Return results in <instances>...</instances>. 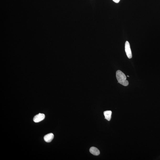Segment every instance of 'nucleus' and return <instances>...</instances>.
Instances as JSON below:
<instances>
[{
  "instance_id": "obj_6",
  "label": "nucleus",
  "mask_w": 160,
  "mask_h": 160,
  "mask_svg": "<svg viewBox=\"0 0 160 160\" xmlns=\"http://www.w3.org/2000/svg\"><path fill=\"white\" fill-rule=\"evenodd\" d=\"M104 114L105 119L109 121L111 119L112 112L111 111H107L104 112Z\"/></svg>"
},
{
  "instance_id": "obj_4",
  "label": "nucleus",
  "mask_w": 160,
  "mask_h": 160,
  "mask_svg": "<svg viewBox=\"0 0 160 160\" xmlns=\"http://www.w3.org/2000/svg\"><path fill=\"white\" fill-rule=\"evenodd\" d=\"M54 137L53 134L51 133L45 135L44 137V139L45 142L49 143L51 142L52 141L53 139L54 138Z\"/></svg>"
},
{
  "instance_id": "obj_3",
  "label": "nucleus",
  "mask_w": 160,
  "mask_h": 160,
  "mask_svg": "<svg viewBox=\"0 0 160 160\" xmlns=\"http://www.w3.org/2000/svg\"><path fill=\"white\" fill-rule=\"evenodd\" d=\"M45 117V114L41 113L35 115L33 118V121L35 123H38L44 120Z\"/></svg>"
},
{
  "instance_id": "obj_7",
  "label": "nucleus",
  "mask_w": 160,
  "mask_h": 160,
  "mask_svg": "<svg viewBox=\"0 0 160 160\" xmlns=\"http://www.w3.org/2000/svg\"><path fill=\"white\" fill-rule=\"evenodd\" d=\"M112 0L115 3H118L120 2V0Z\"/></svg>"
},
{
  "instance_id": "obj_1",
  "label": "nucleus",
  "mask_w": 160,
  "mask_h": 160,
  "mask_svg": "<svg viewBox=\"0 0 160 160\" xmlns=\"http://www.w3.org/2000/svg\"><path fill=\"white\" fill-rule=\"evenodd\" d=\"M116 76L118 83L124 86H127L128 85L129 82L126 80V76L122 71L119 70L117 71Z\"/></svg>"
},
{
  "instance_id": "obj_8",
  "label": "nucleus",
  "mask_w": 160,
  "mask_h": 160,
  "mask_svg": "<svg viewBox=\"0 0 160 160\" xmlns=\"http://www.w3.org/2000/svg\"><path fill=\"white\" fill-rule=\"evenodd\" d=\"M127 77H129V76H128V75L127 76Z\"/></svg>"
},
{
  "instance_id": "obj_2",
  "label": "nucleus",
  "mask_w": 160,
  "mask_h": 160,
  "mask_svg": "<svg viewBox=\"0 0 160 160\" xmlns=\"http://www.w3.org/2000/svg\"><path fill=\"white\" fill-rule=\"evenodd\" d=\"M125 50L128 57L129 59L132 58V54L130 49V44L128 42L126 41L125 43Z\"/></svg>"
},
{
  "instance_id": "obj_5",
  "label": "nucleus",
  "mask_w": 160,
  "mask_h": 160,
  "mask_svg": "<svg viewBox=\"0 0 160 160\" xmlns=\"http://www.w3.org/2000/svg\"><path fill=\"white\" fill-rule=\"evenodd\" d=\"M90 152L94 155H98L100 154V152L98 149L95 147H92L90 149Z\"/></svg>"
}]
</instances>
